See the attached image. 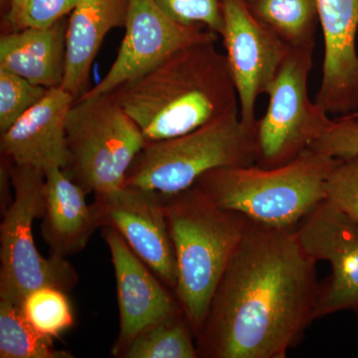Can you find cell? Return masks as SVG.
Instances as JSON below:
<instances>
[{"label":"cell","mask_w":358,"mask_h":358,"mask_svg":"<svg viewBox=\"0 0 358 358\" xmlns=\"http://www.w3.org/2000/svg\"><path fill=\"white\" fill-rule=\"evenodd\" d=\"M129 0H80L69 16L62 88L79 100L90 87L92 67L106 36L126 26Z\"/></svg>","instance_id":"17"},{"label":"cell","mask_w":358,"mask_h":358,"mask_svg":"<svg viewBox=\"0 0 358 358\" xmlns=\"http://www.w3.org/2000/svg\"><path fill=\"white\" fill-rule=\"evenodd\" d=\"M324 53L315 102L329 115L358 113V0H317Z\"/></svg>","instance_id":"14"},{"label":"cell","mask_w":358,"mask_h":358,"mask_svg":"<svg viewBox=\"0 0 358 358\" xmlns=\"http://www.w3.org/2000/svg\"><path fill=\"white\" fill-rule=\"evenodd\" d=\"M25 319L38 333L58 338L75 324L67 292L45 286L30 292L21 303Z\"/></svg>","instance_id":"22"},{"label":"cell","mask_w":358,"mask_h":358,"mask_svg":"<svg viewBox=\"0 0 358 358\" xmlns=\"http://www.w3.org/2000/svg\"><path fill=\"white\" fill-rule=\"evenodd\" d=\"M250 11L289 48H313L317 0H247Z\"/></svg>","instance_id":"19"},{"label":"cell","mask_w":358,"mask_h":358,"mask_svg":"<svg viewBox=\"0 0 358 358\" xmlns=\"http://www.w3.org/2000/svg\"><path fill=\"white\" fill-rule=\"evenodd\" d=\"M327 201L358 225V155L339 159L327 180Z\"/></svg>","instance_id":"26"},{"label":"cell","mask_w":358,"mask_h":358,"mask_svg":"<svg viewBox=\"0 0 358 358\" xmlns=\"http://www.w3.org/2000/svg\"><path fill=\"white\" fill-rule=\"evenodd\" d=\"M74 96L62 87L48 89L43 98L0 136L1 157L16 166L47 171L68 166V115Z\"/></svg>","instance_id":"15"},{"label":"cell","mask_w":358,"mask_h":358,"mask_svg":"<svg viewBox=\"0 0 358 358\" xmlns=\"http://www.w3.org/2000/svg\"><path fill=\"white\" fill-rule=\"evenodd\" d=\"M103 236L114 266L120 312V333L112 355L121 357L138 334L183 310L173 289L160 281L117 231L103 228Z\"/></svg>","instance_id":"13"},{"label":"cell","mask_w":358,"mask_h":358,"mask_svg":"<svg viewBox=\"0 0 358 358\" xmlns=\"http://www.w3.org/2000/svg\"><path fill=\"white\" fill-rule=\"evenodd\" d=\"M80 0H25L18 10L4 18L9 29L51 27L73 13Z\"/></svg>","instance_id":"25"},{"label":"cell","mask_w":358,"mask_h":358,"mask_svg":"<svg viewBox=\"0 0 358 358\" xmlns=\"http://www.w3.org/2000/svg\"><path fill=\"white\" fill-rule=\"evenodd\" d=\"M313 48H289L266 90L268 105L255 126L256 166L275 169L300 157L333 120L308 96Z\"/></svg>","instance_id":"8"},{"label":"cell","mask_w":358,"mask_h":358,"mask_svg":"<svg viewBox=\"0 0 358 358\" xmlns=\"http://www.w3.org/2000/svg\"><path fill=\"white\" fill-rule=\"evenodd\" d=\"M306 251L326 261L331 275L320 284L317 319L348 310L358 317V225L327 200L298 226Z\"/></svg>","instance_id":"12"},{"label":"cell","mask_w":358,"mask_h":358,"mask_svg":"<svg viewBox=\"0 0 358 358\" xmlns=\"http://www.w3.org/2000/svg\"><path fill=\"white\" fill-rule=\"evenodd\" d=\"M255 164V131L245 126L236 110L189 133L147 141L124 185L173 194L192 187L212 169Z\"/></svg>","instance_id":"5"},{"label":"cell","mask_w":358,"mask_h":358,"mask_svg":"<svg viewBox=\"0 0 358 358\" xmlns=\"http://www.w3.org/2000/svg\"><path fill=\"white\" fill-rule=\"evenodd\" d=\"M317 263L298 227L249 220L195 338L199 358L286 357L317 320Z\"/></svg>","instance_id":"1"},{"label":"cell","mask_w":358,"mask_h":358,"mask_svg":"<svg viewBox=\"0 0 358 358\" xmlns=\"http://www.w3.org/2000/svg\"><path fill=\"white\" fill-rule=\"evenodd\" d=\"M94 195L98 227L117 231L160 281L176 291L178 268L162 193L122 185Z\"/></svg>","instance_id":"9"},{"label":"cell","mask_w":358,"mask_h":358,"mask_svg":"<svg viewBox=\"0 0 358 358\" xmlns=\"http://www.w3.org/2000/svg\"><path fill=\"white\" fill-rule=\"evenodd\" d=\"M226 59L239 99L240 117L255 131L256 101L266 93L289 47L257 20L247 0H222Z\"/></svg>","instance_id":"11"},{"label":"cell","mask_w":358,"mask_h":358,"mask_svg":"<svg viewBox=\"0 0 358 358\" xmlns=\"http://www.w3.org/2000/svg\"><path fill=\"white\" fill-rule=\"evenodd\" d=\"M310 150L338 159L358 155V113L334 120Z\"/></svg>","instance_id":"27"},{"label":"cell","mask_w":358,"mask_h":358,"mask_svg":"<svg viewBox=\"0 0 358 358\" xmlns=\"http://www.w3.org/2000/svg\"><path fill=\"white\" fill-rule=\"evenodd\" d=\"M66 140L69 159L65 173L94 194L124 185L147 143L110 93L75 101L68 115Z\"/></svg>","instance_id":"7"},{"label":"cell","mask_w":358,"mask_h":358,"mask_svg":"<svg viewBox=\"0 0 358 358\" xmlns=\"http://www.w3.org/2000/svg\"><path fill=\"white\" fill-rule=\"evenodd\" d=\"M69 16L48 28L11 30L0 37V69L46 89L64 81Z\"/></svg>","instance_id":"18"},{"label":"cell","mask_w":358,"mask_h":358,"mask_svg":"<svg viewBox=\"0 0 358 358\" xmlns=\"http://www.w3.org/2000/svg\"><path fill=\"white\" fill-rule=\"evenodd\" d=\"M162 196L178 268L174 294L196 338L249 220L195 185Z\"/></svg>","instance_id":"3"},{"label":"cell","mask_w":358,"mask_h":358,"mask_svg":"<svg viewBox=\"0 0 358 358\" xmlns=\"http://www.w3.org/2000/svg\"><path fill=\"white\" fill-rule=\"evenodd\" d=\"M7 164L13 196L0 225V300L21 306L26 294L45 286L68 293L79 280L76 268L66 258H44L33 239V221L44 215V171Z\"/></svg>","instance_id":"6"},{"label":"cell","mask_w":358,"mask_h":358,"mask_svg":"<svg viewBox=\"0 0 358 358\" xmlns=\"http://www.w3.org/2000/svg\"><path fill=\"white\" fill-rule=\"evenodd\" d=\"M28 322L21 306L0 300V358H74Z\"/></svg>","instance_id":"20"},{"label":"cell","mask_w":358,"mask_h":358,"mask_svg":"<svg viewBox=\"0 0 358 358\" xmlns=\"http://www.w3.org/2000/svg\"><path fill=\"white\" fill-rule=\"evenodd\" d=\"M339 159L308 150L275 169L219 167L194 185L218 206L243 214L253 222L296 228L327 200V185Z\"/></svg>","instance_id":"4"},{"label":"cell","mask_w":358,"mask_h":358,"mask_svg":"<svg viewBox=\"0 0 358 358\" xmlns=\"http://www.w3.org/2000/svg\"><path fill=\"white\" fill-rule=\"evenodd\" d=\"M122 358H199L194 334L185 313L147 327L133 339Z\"/></svg>","instance_id":"21"},{"label":"cell","mask_w":358,"mask_h":358,"mask_svg":"<svg viewBox=\"0 0 358 358\" xmlns=\"http://www.w3.org/2000/svg\"><path fill=\"white\" fill-rule=\"evenodd\" d=\"M11 2H13V0H0L2 13H4V14L7 13V11L9 10V7H10Z\"/></svg>","instance_id":"29"},{"label":"cell","mask_w":358,"mask_h":358,"mask_svg":"<svg viewBox=\"0 0 358 358\" xmlns=\"http://www.w3.org/2000/svg\"><path fill=\"white\" fill-rule=\"evenodd\" d=\"M44 173L42 237L51 256L67 259L84 250L98 229L95 214L87 202L88 193L62 169L51 167Z\"/></svg>","instance_id":"16"},{"label":"cell","mask_w":358,"mask_h":358,"mask_svg":"<svg viewBox=\"0 0 358 358\" xmlns=\"http://www.w3.org/2000/svg\"><path fill=\"white\" fill-rule=\"evenodd\" d=\"M25 0H13V2H11L10 4V7H9V10L7 11V13L3 16V17L6 18L7 16L11 15V14L16 13V11L18 10V8L22 6L23 2Z\"/></svg>","instance_id":"28"},{"label":"cell","mask_w":358,"mask_h":358,"mask_svg":"<svg viewBox=\"0 0 358 358\" xmlns=\"http://www.w3.org/2000/svg\"><path fill=\"white\" fill-rule=\"evenodd\" d=\"M167 16L185 25L206 28L221 36L224 28L222 0H152Z\"/></svg>","instance_id":"24"},{"label":"cell","mask_w":358,"mask_h":358,"mask_svg":"<svg viewBox=\"0 0 358 358\" xmlns=\"http://www.w3.org/2000/svg\"><path fill=\"white\" fill-rule=\"evenodd\" d=\"M215 44L185 47L110 93L145 141L176 138L240 110L227 59Z\"/></svg>","instance_id":"2"},{"label":"cell","mask_w":358,"mask_h":358,"mask_svg":"<svg viewBox=\"0 0 358 358\" xmlns=\"http://www.w3.org/2000/svg\"><path fill=\"white\" fill-rule=\"evenodd\" d=\"M48 89L4 69H0V134L41 100Z\"/></svg>","instance_id":"23"},{"label":"cell","mask_w":358,"mask_h":358,"mask_svg":"<svg viewBox=\"0 0 358 358\" xmlns=\"http://www.w3.org/2000/svg\"><path fill=\"white\" fill-rule=\"evenodd\" d=\"M126 33L112 67L81 98L112 93L129 80L141 76L171 54L201 42L218 41L216 33L185 25L162 13L152 0H129ZM80 98V99H81Z\"/></svg>","instance_id":"10"}]
</instances>
